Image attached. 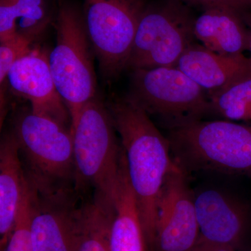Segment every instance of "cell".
I'll use <instances>...</instances> for the list:
<instances>
[{
    "label": "cell",
    "instance_id": "obj_1",
    "mask_svg": "<svg viewBox=\"0 0 251 251\" xmlns=\"http://www.w3.org/2000/svg\"><path fill=\"white\" fill-rule=\"evenodd\" d=\"M106 105L125 150L147 242L154 251L158 203L175 164L171 144L148 112L128 95L112 97Z\"/></svg>",
    "mask_w": 251,
    "mask_h": 251
},
{
    "label": "cell",
    "instance_id": "obj_2",
    "mask_svg": "<svg viewBox=\"0 0 251 251\" xmlns=\"http://www.w3.org/2000/svg\"><path fill=\"white\" fill-rule=\"evenodd\" d=\"M74 184L77 194L113 213L124 151L106 103L97 95L86 104L72 128Z\"/></svg>",
    "mask_w": 251,
    "mask_h": 251
},
{
    "label": "cell",
    "instance_id": "obj_3",
    "mask_svg": "<svg viewBox=\"0 0 251 251\" xmlns=\"http://www.w3.org/2000/svg\"><path fill=\"white\" fill-rule=\"evenodd\" d=\"M175 161L188 171L251 178V122L188 120L168 125Z\"/></svg>",
    "mask_w": 251,
    "mask_h": 251
},
{
    "label": "cell",
    "instance_id": "obj_4",
    "mask_svg": "<svg viewBox=\"0 0 251 251\" xmlns=\"http://www.w3.org/2000/svg\"><path fill=\"white\" fill-rule=\"evenodd\" d=\"M13 125L30 186L43 193L74 190L71 128L31 109L18 112Z\"/></svg>",
    "mask_w": 251,
    "mask_h": 251
},
{
    "label": "cell",
    "instance_id": "obj_5",
    "mask_svg": "<svg viewBox=\"0 0 251 251\" xmlns=\"http://www.w3.org/2000/svg\"><path fill=\"white\" fill-rule=\"evenodd\" d=\"M54 22L57 42L49 53L50 67L69 110L72 129L86 104L97 95L95 54L82 14L75 6L59 1Z\"/></svg>",
    "mask_w": 251,
    "mask_h": 251
},
{
    "label": "cell",
    "instance_id": "obj_6",
    "mask_svg": "<svg viewBox=\"0 0 251 251\" xmlns=\"http://www.w3.org/2000/svg\"><path fill=\"white\" fill-rule=\"evenodd\" d=\"M196 17L181 0H158L140 18L126 69L175 67L194 43Z\"/></svg>",
    "mask_w": 251,
    "mask_h": 251
},
{
    "label": "cell",
    "instance_id": "obj_7",
    "mask_svg": "<svg viewBox=\"0 0 251 251\" xmlns=\"http://www.w3.org/2000/svg\"><path fill=\"white\" fill-rule=\"evenodd\" d=\"M82 16L104 80L126 70L146 0H82Z\"/></svg>",
    "mask_w": 251,
    "mask_h": 251
},
{
    "label": "cell",
    "instance_id": "obj_8",
    "mask_svg": "<svg viewBox=\"0 0 251 251\" xmlns=\"http://www.w3.org/2000/svg\"><path fill=\"white\" fill-rule=\"evenodd\" d=\"M131 72L127 95L148 114L161 117L168 125L202 120L212 112L205 91L176 67Z\"/></svg>",
    "mask_w": 251,
    "mask_h": 251
},
{
    "label": "cell",
    "instance_id": "obj_9",
    "mask_svg": "<svg viewBox=\"0 0 251 251\" xmlns=\"http://www.w3.org/2000/svg\"><path fill=\"white\" fill-rule=\"evenodd\" d=\"M194 196L187 172L175 161L158 203L155 251H191L196 247L201 235Z\"/></svg>",
    "mask_w": 251,
    "mask_h": 251
},
{
    "label": "cell",
    "instance_id": "obj_10",
    "mask_svg": "<svg viewBox=\"0 0 251 251\" xmlns=\"http://www.w3.org/2000/svg\"><path fill=\"white\" fill-rule=\"evenodd\" d=\"M75 196L74 190L43 193L30 186L33 251H75L81 205H77Z\"/></svg>",
    "mask_w": 251,
    "mask_h": 251
},
{
    "label": "cell",
    "instance_id": "obj_11",
    "mask_svg": "<svg viewBox=\"0 0 251 251\" xmlns=\"http://www.w3.org/2000/svg\"><path fill=\"white\" fill-rule=\"evenodd\" d=\"M6 82L13 93L29 100L34 113L72 127L69 110L54 84L46 51L32 49L18 59L9 70Z\"/></svg>",
    "mask_w": 251,
    "mask_h": 251
},
{
    "label": "cell",
    "instance_id": "obj_12",
    "mask_svg": "<svg viewBox=\"0 0 251 251\" xmlns=\"http://www.w3.org/2000/svg\"><path fill=\"white\" fill-rule=\"evenodd\" d=\"M200 239L235 249L242 241L250 207L237 198L216 189L195 194Z\"/></svg>",
    "mask_w": 251,
    "mask_h": 251
},
{
    "label": "cell",
    "instance_id": "obj_13",
    "mask_svg": "<svg viewBox=\"0 0 251 251\" xmlns=\"http://www.w3.org/2000/svg\"><path fill=\"white\" fill-rule=\"evenodd\" d=\"M29 191L19 146L12 130L0 144V248L4 251Z\"/></svg>",
    "mask_w": 251,
    "mask_h": 251
},
{
    "label": "cell",
    "instance_id": "obj_14",
    "mask_svg": "<svg viewBox=\"0 0 251 251\" xmlns=\"http://www.w3.org/2000/svg\"><path fill=\"white\" fill-rule=\"evenodd\" d=\"M175 67L208 92L209 97L251 74L250 59L244 54L224 55L195 43Z\"/></svg>",
    "mask_w": 251,
    "mask_h": 251
},
{
    "label": "cell",
    "instance_id": "obj_15",
    "mask_svg": "<svg viewBox=\"0 0 251 251\" xmlns=\"http://www.w3.org/2000/svg\"><path fill=\"white\" fill-rule=\"evenodd\" d=\"M245 18L227 8L204 10L196 18V39L213 52L224 55H237L249 49L250 30Z\"/></svg>",
    "mask_w": 251,
    "mask_h": 251
},
{
    "label": "cell",
    "instance_id": "obj_16",
    "mask_svg": "<svg viewBox=\"0 0 251 251\" xmlns=\"http://www.w3.org/2000/svg\"><path fill=\"white\" fill-rule=\"evenodd\" d=\"M110 251H147L148 242L138 203L130 186L125 153L110 226Z\"/></svg>",
    "mask_w": 251,
    "mask_h": 251
},
{
    "label": "cell",
    "instance_id": "obj_17",
    "mask_svg": "<svg viewBox=\"0 0 251 251\" xmlns=\"http://www.w3.org/2000/svg\"><path fill=\"white\" fill-rule=\"evenodd\" d=\"M113 213L92 201L81 205L75 251H110V226Z\"/></svg>",
    "mask_w": 251,
    "mask_h": 251
},
{
    "label": "cell",
    "instance_id": "obj_18",
    "mask_svg": "<svg viewBox=\"0 0 251 251\" xmlns=\"http://www.w3.org/2000/svg\"><path fill=\"white\" fill-rule=\"evenodd\" d=\"M209 97L211 112L230 121L251 122V74Z\"/></svg>",
    "mask_w": 251,
    "mask_h": 251
},
{
    "label": "cell",
    "instance_id": "obj_19",
    "mask_svg": "<svg viewBox=\"0 0 251 251\" xmlns=\"http://www.w3.org/2000/svg\"><path fill=\"white\" fill-rule=\"evenodd\" d=\"M17 31L38 38L52 21L48 0H16Z\"/></svg>",
    "mask_w": 251,
    "mask_h": 251
},
{
    "label": "cell",
    "instance_id": "obj_20",
    "mask_svg": "<svg viewBox=\"0 0 251 251\" xmlns=\"http://www.w3.org/2000/svg\"><path fill=\"white\" fill-rule=\"evenodd\" d=\"M38 38L17 31L11 39L0 45V85L1 92L4 89L6 77L14 63L32 50L31 46Z\"/></svg>",
    "mask_w": 251,
    "mask_h": 251
},
{
    "label": "cell",
    "instance_id": "obj_21",
    "mask_svg": "<svg viewBox=\"0 0 251 251\" xmlns=\"http://www.w3.org/2000/svg\"><path fill=\"white\" fill-rule=\"evenodd\" d=\"M29 194L30 187L20 212L16 226L3 251H33L29 230Z\"/></svg>",
    "mask_w": 251,
    "mask_h": 251
},
{
    "label": "cell",
    "instance_id": "obj_22",
    "mask_svg": "<svg viewBox=\"0 0 251 251\" xmlns=\"http://www.w3.org/2000/svg\"><path fill=\"white\" fill-rule=\"evenodd\" d=\"M17 21L16 0H0V42L16 34Z\"/></svg>",
    "mask_w": 251,
    "mask_h": 251
},
{
    "label": "cell",
    "instance_id": "obj_23",
    "mask_svg": "<svg viewBox=\"0 0 251 251\" xmlns=\"http://www.w3.org/2000/svg\"><path fill=\"white\" fill-rule=\"evenodd\" d=\"M190 7L201 8L203 11L211 8H227L244 16L251 15V0H181Z\"/></svg>",
    "mask_w": 251,
    "mask_h": 251
},
{
    "label": "cell",
    "instance_id": "obj_24",
    "mask_svg": "<svg viewBox=\"0 0 251 251\" xmlns=\"http://www.w3.org/2000/svg\"><path fill=\"white\" fill-rule=\"evenodd\" d=\"M191 251H235V249L224 247V246L211 244L200 239L196 247L193 248Z\"/></svg>",
    "mask_w": 251,
    "mask_h": 251
},
{
    "label": "cell",
    "instance_id": "obj_25",
    "mask_svg": "<svg viewBox=\"0 0 251 251\" xmlns=\"http://www.w3.org/2000/svg\"><path fill=\"white\" fill-rule=\"evenodd\" d=\"M246 22H247L248 25L249 26V30H250V39H249V50L251 52V15L247 16L245 18Z\"/></svg>",
    "mask_w": 251,
    "mask_h": 251
},
{
    "label": "cell",
    "instance_id": "obj_26",
    "mask_svg": "<svg viewBox=\"0 0 251 251\" xmlns=\"http://www.w3.org/2000/svg\"><path fill=\"white\" fill-rule=\"evenodd\" d=\"M249 59H250L251 69V57H250V58H249Z\"/></svg>",
    "mask_w": 251,
    "mask_h": 251
}]
</instances>
